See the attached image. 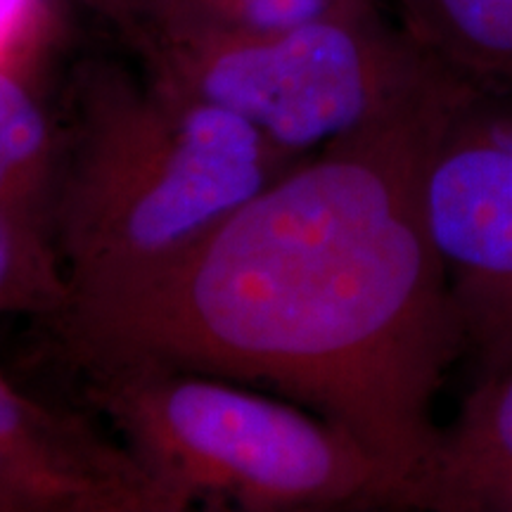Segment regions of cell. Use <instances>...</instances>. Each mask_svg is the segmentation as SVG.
Segmentation results:
<instances>
[{
  "label": "cell",
  "mask_w": 512,
  "mask_h": 512,
  "mask_svg": "<svg viewBox=\"0 0 512 512\" xmlns=\"http://www.w3.org/2000/svg\"><path fill=\"white\" fill-rule=\"evenodd\" d=\"M465 81L446 64L150 278L67 304L48 320L62 354L81 373L155 363L271 387L361 441L406 510L460 358L422 176Z\"/></svg>",
  "instance_id": "cell-1"
},
{
  "label": "cell",
  "mask_w": 512,
  "mask_h": 512,
  "mask_svg": "<svg viewBox=\"0 0 512 512\" xmlns=\"http://www.w3.org/2000/svg\"><path fill=\"white\" fill-rule=\"evenodd\" d=\"M299 159L238 114L83 62L53 209L69 304L150 278Z\"/></svg>",
  "instance_id": "cell-2"
},
{
  "label": "cell",
  "mask_w": 512,
  "mask_h": 512,
  "mask_svg": "<svg viewBox=\"0 0 512 512\" xmlns=\"http://www.w3.org/2000/svg\"><path fill=\"white\" fill-rule=\"evenodd\" d=\"M83 389L133 456L190 508H396L394 479L361 441L283 396L155 363L83 370Z\"/></svg>",
  "instance_id": "cell-3"
},
{
  "label": "cell",
  "mask_w": 512,
  "mask_h": 512,
  "mask_svg": "<svg viewBox=\"0 0 512 512\" xmlns=\"http://www.w3.org/2000/svg\"><path fill=\"white\" fill-rule=\"evenodd\" d=\"M128 43L147 79L238 114L297 157L366 126L446 67L387 10L264 36L143 29Z\"/></svg>",
  "instance_id": "cell-4"
},
{
  "label": "cell",
  "mask_w": 512,
  "mask_h": 512,
  "mask_svg": "<svg viewBox=\"0 0 512 512\" xmlns=\"http://www.w3.org/2000/svg\"><path fill=\"white\" fill-rule=\"evenodd\" d=\"M422 207L477 380L512 366V93L467 79L430 147Z\"/></svg>",
  "instance_id": "cell-5"
},
{
  "label": "cell",
  "mask_w": 512,
  "mask_h": 512,
  "mask_svg": "<svg viewBox=\"0 0 512 512\" xmlns=\"http://www.w3.org/2000/svg\"><path fill=\"white\" fill-rule=\"evenodd\" d=\"M190 505L112 441L0 377V512H183Z\"/></svg>",
  "instance_id": "cell-6"
},
{
  "label": "cell",
  "mask_w": 512,
  "mask_h": 512,
  "mask_svg": "<svg viewBox=\"0 0 512 512\" xmlns=\"http://www.w3.org/2000/svg\"><path fill=\"white\" fill-rule=\"evenodd\" d=\"M406 510L512 512V366L477 380L441 427Z\"/></svg>",
  "instance_id": "cell-7"
},
{
  "label": "cell",
  "mask_w": 512,
  "mask_h": 512,
  "mask_svg": "<svg viewBox=\"0 0 512 512\" xmlns=\"http://www.w3.org/2000/svg\"><path fill=\"white\" fill-rule=\"evenodd\" d=\"M36 69L0 64V209L53 238L64 128L36 88Z\"/></svg>",
  "instance_id": "cell-8"
},
{
  "label": "cell",
  "mask_w": 512,
  "mask_h": 512,
  "mask_svg": "<svg viewBox=\"0 0 512 512\" xmlns=\"http://www.w3.org/2000/svg\"><path fill=\"white\" fill-rule=\"evenodd\" d=\"M396 22L467 79L512 93V0H392Z\"/></svg>",
  "instance_id": "cell-9"
},
{
  "label": "cell",
  "mask_w": 512,
  "mask_h": 512,
  "mask_svg": "<svg viewBox=\"0 0 512 512\" xmlns=\"http://www.w3.org/2000/svg\"><path fill=\"white\" fill-rule=\"evenodd\" d=\"M72 290L48 233L0 209V316L53 320L67 309Z\"/></svg>",
  "instance_id": "cell-10"
},
{
  "label": "cell",
  "mask_w": 512,
  "mask_h": 512,
  "mask_svg": "<svg viewBox=\"0 0 512 512\" xmlns=\"http://www.w3.org/2000/svg\"><path fill=\"white\" fill-rule=\"evenodd\" d=\"M55 31L53 0H0V64L36 69Z\"/></svg>",
  "instance_id": "cell-11"
},
{
  "label": "cell",
  "mask_w": 512,
  "mask_h": 512,
  "mask_svg": "<svg viewBox=\"0 0 512 512\" xmlns=\"http://www.w3.org/2000/svg\"><path fill=\"white\" fill-rule=\"evenodd\" d=\"M209 3H214V0H147L143 15H140L138 29L178 27V24L195 17L202 8H207ZM136 31H133V34H136ZM131 38H128V41H131Z\"/></svg>",
  "instance_id": "cell-12"
},
{
  "label": "cell",
  "mask_w": 512,
  "mask_h": 512,
  "mask_svg": "<svg viewBox=\"0 0 512 512\" xmlns=\"http://www.w3.org/2000/svg\"><path fill=\"white\" fill-rule=\"evenodd\" d=\"M88 10L98 12L102 19L112 22L121 34L128 38L133 36V31L138 27L140 10L138 0H81Z\"/></svg>",
  "instance_id": "cell-13"
},
{
  "label": "cell",
  "mask_w": 512,
  "mask_h": 512,
  "mask_svg": "<svg viewBox=\"0 0 512 512\" xmlns=\"http://www.w3.org/2000/svg\"><path fill=\"white\" fill-rule=\"evenodd\" d=\"M145 3H147V0H138V10H140V15H143V8H145ZM138 22H140V19H138ZM138 29V27H136Z\"/></svg>",
  "instance_id": "cell-14"
}]
</instances>
